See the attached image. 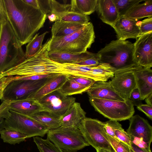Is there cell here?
I'll return each instance as SVG.
<instances>
[{
  "mask_svg": "<svg viewBox=\"0 0 152 152\" xmlns=\"http://www.w3.org/2000/svg\"><path fill=\"white\" fill-rule=\"evenodd\" d=\"M8 21L21 46L28 43L43 26L47 15L23 0H3Z\"/></svg>",
  "mask_w": 152,
  "mask_h": 152,
  "instance_id": "1",
  "label": "cell"
},
{
  "mask_svg": "<svg viewBox=\"0 0 152 152\" xmlns=\"http://www.w3.org/2000/svg\"><path fill=\"white\" fill-rule=\"evenodd\" d=\"M48 39L34 56L26 58L18 65L0 74V77L42 74H63L70 75L64 64L51 60L48 56Z\"/></svg>",
  "mask_w": 152,
  "mask_h": 152,
  "instance_id": "2",
  "label": "cell"
},
{
  "mask_svg": "<svg viewBox=\"0 0 152 152\" xmlns=\"http://www.w3.org/2000/svg\"><path fill=\"white\" fill-rule=\"evenodd\" d=\"M134 43L117 39L107 44L97 53L100 57L99 63L109 65L115 74L134 71L141 67L134 61Z\"/></svg>",
  "mask_w": 152,
  "mask_h": 152,
  "instance_id": "3",
  "label": "cell"
},
{
  "mask_svg": "<svg viewBox=\"0 0 152 152\" xmlns=\"http://www.w3.org/2000/svg\"><path fill=\"white\" fill-rule=\"evenodd\" d=\"M95 33L91 22L66 36L49 39L48 52L79 54L86 51L94 42Z\"/></svg>",
  "mask_w": 152,
  "mask_h": 152,
  "instance_id": "4",
  "label": "cell"
},
{
  "mask_svg": "<svg viewBox=\"0 0 152 152\" xmlns=\"http://www.w3.org/2000/svg\"><path fill=\"white\" fill-rule=\"evenodd\" d=\"M8 21L0 25V74L26 59L25 53Z\"/></svg>",
  "mask_w": 152,
  "mask_h": 152,
  "instance_id": "5",
  "label": "cell"
},
{
  "mask_svg": "<svg viewBox=\"0 0 152 152\" xmlns=\"http://www.w3.org/2000/svg\"><path fill=\"white\" fill-rule=\"evenodd\" d=\"M47 138L63 152H77L89 146L78 128L61 126L49 130Z\"/></svg>",
  "mask_w": 152,
  "mask_h": 152,
  "instance_id": "6",
  "label": "cell"
},
{
  "mask_svg": "<svg viewBox=\"0 0 152 152\" xmlns=\"http://www.w3.org/2000/svg\"><path fill=\"white\" fill-rule=\"evenodd\" d=\"M89 101L96 111L110 120L121 121L129 119L135 112L129 99L121 101L89 97Z\"/></svg>",
  "mask_w": 152,
  "mask_h": 152,
  "instance_id": "7",
  "label": "cell"
},
{
  "mask_svg": "<svg viewBox=\"0 0 152 152\" xmlns=\"http://www.w3.org/2000/svg\"><path fill=\"white\" fill-rule=\"evenodd\" d=\"M104 122L86 117L81 121L78 129L88 143L96 150L101 148L116 152L104 131Z\"/></svg>",
  "mask_w": 152,
  "mask_h": 152,
  "instance_id": "8",
  "label": "cell"
},
{
  "mask_svg": "<svg viewBox=\"0 0 152 152\" xmlns=\"http://www.w3.org/2000/svg\"><path fill=\"white\" fill-rule=\"evenodd\" d=\"M4 129L18 132L27 136V138L43 137L48 130L42 125L32 118L10 110L4 119Z\"/></svg>",
  "mask_w": 152,
  "mask_h": 152,
  "instance_id": "9",
  "label": "cell"
},
{
  "mask_svg": "<svg viewBox=\"0 0 152 152\" xmlns=\"http://www.w3.org/2000/svg\"><path fill=\"white\" fill-rule=\"evenodd\" d=\"M48 78L37 80H13L5 88L1 100L13 101L26 99L42 86Z\"/></svg>",
  "mask_w": 152,
  "mask_h": 152,
  "instance_id": "10",
  "label": "cell"
},
{
  "mask_svg": "<svg viewBox=\"0 0 152 152\" xmlns=\"http://www.w3.org/2000/svg\"><path fill=\"white\" fill-rule=\"evenodd\" d=\"M76 98L65 96L56 91L45 96L38 101L46 112L60 118L75 102Z\"/></svg>",
  "mask_w": 152,
  "mask_h": 152,
  "instance_id": "11",
  "label": "cell"
},
{
  "mask_svg": "<svg viewBox=\"0 0 152 152\" xmlns=\"http://www.w3.org/2000/svg\"><path fill=\"white\" fill-rule=\"evenodd\" d=\"M134 43V60L139 66H152V32L142 35Z\"/></svg>",
  "mask_w": 152,
  "mask_h": 152,
  "instance_id": "12",
  "label": "cell"
},
{
  "mask_svg": "<svg viewBox=\"0 0 152 152\" xmlns=\"http://www.w3.org/2000/svg\"><path fill=\"white\" fill-rule=\"evenodd\" d=\"M110 82L115 90L125 100L129 99L131 92L137 88L133 71L115 74Z\"/></svg>",
  "mask_w": 152,
  "mask_h": 152,
  "instance_id": "13",
  "label": "cell"
},
{
  "mask_svg": "<svg viewBox=\"0 0 152 152\" xmlns=\"http://www.w3.org/2000/svg\"><path fill=\"white\" fill-rule=\"evenodd\" d=\"M129 126L127 132L129 136L142 139L149 145L152 141V127L148 121L138 115L129 119Z\"/></svg>",
  "mask_w": 152,
  "mask_h": 152,
  "instance_id": "14",
  "label": "cell"
},
{
  "mask_svg": "<svg viewBox=\"0 0 152 152\" xmlns=\"http://www.w3.org/2000/svg\"><path fill=\"white\" fill-rule=\"evenodd\" d=\"M113 28L116 34L118 39L125 40L133 38L136 39L141 36L138 21L123 15L119 17Z\"/></svg>",
  "mask_w": 152,
  "mask_h": 152,
  "instance_id": "15",
  "label": "cell"
},
{
  "mask_svg": "<svg viewBox=\"0 0 152 152\" xmlns=\"http://www.w3.org/2000/svg\"><path fill=\"white\" fill-rule=\"evenodd\" d=\"M68 75L63 74L52 75L42 86L27 99L38 101L47 95L60 89L67 80Z\"/></svg>",
  "mask_w": 152,
  "mask_h": 152,
  "instance_id": "16",
  "label": "cell"
},
{
  "mask_svg": "<svg viewBox=\"0 0 152 152\" xmlns=\"http://www.w3.org/2000/svg\"><path fill=\"white\" fill-rule=\"evenodd\" d=\"M86 92L89 97L121 101L126 100L115 90L110 81H95Z\"/></svg>",
  "mask_w": 152,
  "mask_h": 152,
  "instance_id": "17",
  "label": "cell"
},
{
  "mask_svg": "<svg viewBox=\"0 0 152 152\" xmlns=\"http://www.w3.org/2000/svg\"><path fill=\"white\" fill-rule=\"evenodd\" d=\"M86 114L80 103L75 102L59 118L61 126L78 128L81 121L86 118Z\"/></svg>",
  "mask_w": 152,
  "mask_h": 152,
  "instance_id": "18",
  "label": "cell"
},
{
  "mask_svg": "<svg viewBox=\"0 0 152 152\" xmlns=\"http://www.w3.org/2000/svg\"><path fill=\"white\" fill-rule=\"evenodd\" d=\"M137 88L141 99H145L152 94V70L151 68L140 67L134 71Z\"/></svg>",
  "mask_w": 152,
  "mask_h": 152,
  "instance_id": "19",
  "label": "cell"
},
{
  "mask_svg": "<svg viewBox=\"0 0 152 152\" xmlns=\"http://www.w3.org/2000/svg\"><path fill=\"white\" fill-rule=\"evenodd\" d=\"M95 11L103 22L113 28L119 17L113 0H97Z\"/></svg>",
  "mask_w": 152,
  "mask_h": 152,
  "instance_id": "20",
  "label": "cell"
},
{
  "mask_svg": "<svg viewBox=\"0 0 152 152\" xmlns=\"http://www.w3.org/2000/svg\"><path fill=\"white\" fill-rule=\"evenodd\" d=\"M10 110L29 117L42 112L44 108L38 101L28 99L10 101Z\"/></svg>",
  "mask_w": 152,
  "mask_h": 152,
  "instance_id": "21",
  "label": "cell"
},
{
  "mask_svg": "<svg viewBox=\"0 0 152 152\" xmlns=\"http://www.w3.org/2000/svg\"><path fill=\"white\" fill-rule=\"evenodd\" d=\"M95 54L87 51L79 54L48 52V56L51 60L62 64H75L90 58Z\"/></svg>",
  "mask_w": 152,
  "mask_h": 152,
  "instance_id": "22",
  "label": "cell"
},
{
  "mask_svg": "<svg viewBox=\"0 0 152 152\" xmlns=\"http://www.w3.org/2000/svg\"><path fill=\"white\" fill-rule=\"evenodd\" d=\"M84 25L61 20H57L52 26L51 37H61L69 35L80 28Z\"/></svg>",
  "mask_w": 152,
  "mask_h": 152,
  "instance_id": "23",
  "label": "cell"
},
{
  "mask_svg": "<svg viewBox=\"0 0 152 152\" xmlns=\"http://www.w3.org/2000/svg\"><path fill=\"white\" fill-rule=\"evenodd\" d=\"M135 5L123 15L137 21L145 17L152 16V0Z\"/></svg>",
  "mask_w": 152,
  "mask_h": 152,
  "instance_id": "24",
  "label": "cell"
},
{
  "mask_svg": "<svg viewBox=\"0 0 152 152\" xmlns=\"http://www.w3.org/2000/svg\"><path fill=\"white\" fill-rule=\"evenodd\" d=\"M114 74V69L109 65L99 63L92 68L90 72L89 78L95 81H107L113 78Z\"/></svg>",
  "mask_w": 152,
  "mask_h": 152,
  "instance_id": "25",
  "label": "cell"
},
{
  "mask_svg": "<svg viewBox=\"0 0 152 152\" xmlns=\"http://www.w3.org/2000/svg\"><path fill=\"white\" fill-rule=\"evenodd\" d=\"M97 0H72L70 11L88 16L96 10Z\"/></svg>",
  "mask_w": 152,
  "mask_h": 152,
  "instance_id": "26",
  "label": "cell"
},
{
  "mask_svg": "<svg viewBox=\"0 0 152 152\" xmlns=\"http://www.w3.org/2000/svg\"><path fill=\"white\" fill-rule=\"evenodd\" d=\"M44 126L48 131L61 126L59 118L45 112H40L31 117Z\"/></svg>",
  "mask_w": 152,
  "mask_h": 152,
  "instance_id": "27",
  "label": "cell"
},
{
  "mask_svg": "<svg viewBox=\"0 0 152 152\" xmlns=\"http://www.w3.org/2000/svg\"><path fill=\"white\" fill-rule=\"evenodd\" d=\"M90 88L82 85L68 77L67 80L58 91L63 95L69 96L81 94L86 92Z\"/></svg>",
  "mask_w": 152,
  "mask_h": 152,
  "instance_id": "28",
  "label": "cell"
},
{
  "mask_svg": "<svg viewBox=\"0 0 152 152\" xmlns=\"http://www.w3.org/2000/svg\"><path fill=\"white\" fill-rule=\"evenodd\" d=\"M48 32L46 31L39 35V33H36L34 35L26 46L25 53L26 58L34 56L40 50L44 37Z\"/></svg>",
  "mask_w": 152,
  "mask_h": 152,
  "instance_id": "29",
  "label": "cell"
},
{
  "mask_svg": "<svg viewBox=\"0 0 152 152\" xmlns=\"http://www.w3.org/2000/svg\"><path fill=\"white\" fill-rule=\"evenodd\" d=\"M1 138L4 142L11 145L19 144L25 141L26 135L17 131L4 129L0 132Z\"/></svg>",
  "mask_w": 152,
  "mask_h": 152,
  "instance_id": "30",
  "label": "cell"
},
{
  "mask_svg": "<svg viewBox=\"0 0 152 152\" xmlns=\"http://www.w3.org/2000/svg\"><path fill=\"white\" fill-rule=\"evenodd\" d=\"M33 137L39 152H63L47 138L45 139L39 137Z\"/></svg>",
  "mask_w": 152,
  "mask_h": 152,
  "instance_id": "31",
  "label": "cell"
},
{
  "mask_svg": "<svg viewBox=\"0 0 152 152\" xmlns=\"http://www.w3.org/2000/svg\"><path fill=\"white\" fill-rule=\"evenodd\" d=\"M49 1L50 11L49 14L53 13L55 14L57 17L58 20H60L66 13L70 11V4H61L54 0H49Z\"/></svg>",
  "mask_w": 152,
  "mask_h": 152,
  "instance_id": "32",
  "label": "cell"
},
{
  "mask_svg": "<svg viewBox=\"0 0 152 152\" xmlns=\"http://www.w3.org/2000/svg\"><path fill=\"white\" fill-rule=\"evenodd\" d=\"M90 19L88 16L70 11L66 13L60 20L85 25L89 22Z\"/></svg>",
  "mask_w": 152,
  "mask_h": 152,
  "instance_id": "33",
  "label": "cell"
},
{
  "mask_svg": "<svg viewBox=\"0 0 152 152\" xmlns=\"http://www.w3.org/2000/svg\"><path fill=\"white\" fill-rule=\"evenodd\" d=\"M119 16L124 15L133 6L143 0H113Z\"/></svg>",
  "mask_w": 152,
  "mask_h": 152,
  "instance_id": "34",
  "label": "cell"
},
{
  "mask_svg": "<svg viewBox=\"0 0 152 152\" xmlns=\"http://www.w3.org/2000/svg\"><path fill=\"white\" fill-rule=\"evenodd\" d=\"M114 134L117 139L126 144L132 148L131 142L128 133L122 128L118 122L114 129Z\"/></svg>",
  "mask_w": 152,
  "mask_h": 152,
  "instance_id": "35",
  "label": "cell"
},
{
  "mask_svg": "<svg viewBox=\"0 0 152 152\" xmlns=\"http://www.w3.org/2000/svg\"><path fill=\"white\" fill-rule=\"evenodd\" d=\"M107 135L110 144L116 152H132L131 148L126 144L107 134Z\"/></svg>",
  "mask_w": 152,
  "mask_h": 152,
  "instance_id": "36",
  "label": "cell"
},
{
  "mask_svg": "<svg viewBox=\"0 0 152 152\" xmlns=\"http://www.w3.org/2000/svg\"><path fill=\"white\" fill-rule=\"evenodd\" d=\"M141 36L152 32V16L138 21Z\"/></svg>",
  "mask_w": 152,
  "mask_h": 152,
  "instance_id": "37",
  "label": "cell"
},
{
  "mask_svg": "<svg viewBox=\"0 0 152 152\" xmlns=\"http://www.w3.org/2000/svg\"><path fill=\"white\" fill-rule=\"evenodd\" d=\"M68 77L75 82L89 88H90L95 82L93 79L83 77L71 75H68Z\"/></svg>",
  "mask_w": 152,
  "mask_h": 152,
  "instance_id": "38",
  "label": "cell"
},
{
  "mask_svg": "<svg viewBox=\"0 0 152 152\" xmlns=\"http://www.w3.org/2000/svg\"><path fill=\"white\" fill-rule=\"evenodd\" d=\"M100 57L97 53L93 56L85 60L75 63V64L80 66L94 67L99 64Z\"/></svg>",
  "mask_w": 152,
  "mask_h": 152,
  "instance_id": "39",
  "label": "cell"
},
{
  "mask_svg": "<svg viewBox=\"0 0 152 152\" xmlns=\"http://www.w3.org/2000/svg\"><path fill=\"white\" fill-rule=\"evenodd\" d=\"M104 122V131L106 133L113 138L118 140L114 134V129L118 121L110 120Z\"/></svg>",
  "mask_w": 152,
  "mask_h": 152,
  "instance_id": "40",
  "label": "cell"
},
{
  "mask_svg": "<svg viewBox=\"0 0 152 152\" xmlns=\"http://www.w3.org/2000/svg\"><path fill=\"white\" fill-rule=\"evenodd\" d=\"M132 143L141 148L145 152H151L150 146L145 142L141 138L132 136H129Z\"/></svg>",
  "mask_w": 152,
  "mask_h": 152,
  "instance_id": "41",
  "label": "cell"
},
{
  "mask_svg": "<svg viewBox=\"0 0 152 152\" xmlns=\"http://www.w3.org/2000/svg\"><path fill=\"white\" fill-rule=\"evenodd\" d=\"M15 80V76L0 77V99H2L3 92L6 87L10 83Z\"/></svg>",
  "mask_w": 152,
  "mask_h": 152,
  "instance_id": "42",
  "label": "cell"
},
{
  "mask_svg": "<svg viewBox=\"0 0 152 152\" xmlns=\"http://www.w3.org/2000/svg\"><path fill=\"white\" fill-rule=\"evenodd\" d=\"M53 74H42L26 76H15V80H37L47 78Z\"/></svg>",
  "mask_w": 152,
  "mask_h": 152,
  "instance_id": "43",
  "label": "cell"
},
{
  "mask_svg": "<svg viewBox=\"0 0 152 152\" xmlns=\"http://www.w3.org/2000/svg\"><path fill=\"white\" fill-rule=\"evenodd\" d=\"M10 102L9 100L3 101L0 105V118L5 119L9 115Z\"/></svg>",
  "mask_w": 152,
  "mask_h": 152,
  "instance_id": "44",
  "label": "cell"
},
{
  "mask_svg": "<svg viewBox=\"0 0 152 152\" xmlns=\"http://www.w3.org/2000/svg\"><path fill=\"white\" fill-rule=\"evenodd\" d=\"M129 99L131 101L134 106H138L142 104L140 94L137 88L134 89L131 92Z\"/></svg>",
  "mask_w": 152,
  "mask_h": 152,
  "instance_id": "45",
  "label": "cell"
},
{
  "mask_svg": "<svg viewBox=\"0 0 152 152\" xmlns=\"http://www.w3.org/2000/svg\"><path fill=\"white\" fill-rule=\"evenodd\" d=\"M137 109L142 112L151 120H152V106L147 104H141L137 106Z\"/></svg>",
  "mask_w": 152,
  "mask_h": 152,
  "instance_id": "46",
  "label": "cell"
},
{
  "mask_svg": "<svg viewBox=\"0 0 152 152\" xmlns=\"http://www.w3.org/2000/svg\"><path fill=\"white\" fill-rule=\"evenodd\" d=\"M7 21V14L3 0H0V25Z\"/></svg>",
  "mask_w": 152,
  "mask_h": 152,
  "instance_id": "47",
  "label": "cell"
},
{
  "mask_svg": "<svg viewBox=\"0 0 152 152\" xmlns=\"http://www.w3.org/2000/svg\"><path fill=\"white\" fill-rule=\"evenodd\" d=\"M39 9L47 15L49 13L50 4L49 0H37Z\"/></svg>",
  "mask_w": 152,
  "mask_h": 152,
  "instance_id": "48",
  "label": "cell"
},
{
  "mask_svg": "<svg viewBox=\"0 0 152 152\" xmlns=\"http://www.w3.org/2000/svg\"><path fill=\"white\" fill-rule=\"evenodd\" d=\"M26 4L37 9H39L37 0H23Z\"/></svg>",
  "mask_w": 152,
  "mask_h": 152,
  "instance_id": "49",
  "label": "cell"
},
{
  "mask_svg": "<svg viewBox=\"0 0 152 152\" xmlns=\"http://www.w3.org/2000/svg\"><path fill=\"white\" fill-rule=\"evenodd\" d=\"M49 21L51 22H56L58 20V18L53 13H50L47 16Z\"/></svg>",
  "mask_w": 152,
  "mask_h": 152,
  "instance_id": "50",
  "label": "cell"
},
{
  "mask_svg": "<svg viewBox=\"0 0 152 152\" xmlns=\"http://www.w3.org/2000/svg\"><path fill=\"white\" fill-rule=\"evenodd\" d=\"M131 146L134 152H145L141 148L132 143Z\"/></svg>",
  "mask_w": 152,
  "mask_h": 152,
  "instance_id": "51",
  "label": "cell"
},
{
  "mask_svg": "<svg viewBox=\"0 0 152 152\" xmlns=\"http://www.w3.org/2000/svg\"><path fill=\"white\" fill-rule=\"evenodd\" d=\"M145 99L147 104L152 106V94H150Z\"/></svg>",
  "mask_w": 152,
  "mask_h": 152,
  "instance_id": "52",
  "label": "cell"
},
{
  "mask_svg": "<svg viewBox=\"0 0 152 152\" xmlns=\"http://www.w3.org/2000/svg\"><path fill=\"white\" fill-rule=\"evenodd\" d=\"M5 119L0 118V132L4 129Z\"/></svg>",
  "mask_w": 152,
  "mask_h": 152,
  "instance_id": "53",
  "label": "cell"
},
{
  "mask_svg": "<svg viewBox=\"0 0 152 152\" xmlns=\"http://www.w3.org/2000/svg\"><path fill=\"white\" fill-rule=\"evenodd\" d=\"M96 152H111L110 151L103 148H98L96 150Z\"/></svg>",
  "mask_w": 152,
  "mask_h": 152,
  "instance_id": "54",
  "label": "cell"
},
{
  "mask_svg": "<svg viewBox=\"0 0 152 152\" xmlns=\"http://www.w3.org/2000/svg\"><path fill=\"white\" fill-rule=\"evenodd\" d=\"M131 150L132 152H134V151L133 150L132 148H131Z\"/></svg>",
  "mask_w": 152,
  "mask_h": 152,
  "instance_id": "55",
  "label": "cell"
}]
</instances>
